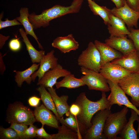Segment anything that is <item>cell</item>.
Returning a JSON list of instances; mask_svg holds the SVG:
<instances>
[{"label": "cell", "instance_id": "cell-1", "mask_svg": "<svg viewBox=\"0 0 139 139\" xmlns=\"http://www.w3.org/2000/svg\"><path fill=\"white\" fill-rule=\"evenodd\" d=\"M83 0H73L71 4L65 6L56 5L43 11L37 15L33 12L29 14V19L34 30L41 27L49 26L51 20L67 14L78 13L81 8Z\"/></svg>", "mask_w": 139, "mask_h": 139}, {"label": "cell", "instance_id": "cell-2", "mask_svg": "<svg viewBox=\"0 0 139 139\" xmlns=\"http://www.w3.org/2000/svg\"><path fill=\"white\" fill-rule=\"evenodd\" d=\"M102 92L101 98L96 101L88 99L84 92L81 93L76 100L75 103L78 105L81 108L80 112L77 117L87 129L91 126L92 119L96 113L100 110L110 109L111 107L107 99L105 92Z\"/></svg>", "mask_w": 139, "mask_h": 139}, {"label": "cell", "instance_id": "cell-3", "mask_svg": "<svg viewBox=\"0 0 139 139\" xmlns=\"http://www.w3.org/2000/svg\"><path fill=\"white\" fill-rule=\"evenodd\" d=\"M125 106L120 111L109 115L106 121L103 133L105 139H120L117 136L122 132L127 123L126 115L128 111Z\"/></svg>", "mask_w": 139, "mask_h": 139}, {"label": "cell", "instance_id": "cell-4", "mask_svg": "<svg viewBox=\"0 0 139 139\" xmlns=\"http://www.w3.org/2000/svg\"><path fill=\"white\" fill-rule=\"evenodd\" d=\"M77 64L81 67L99 72L101 67L99 52L94 43L90 42L77 59Z\"/></svg>", "mask_w": 139, "mask_h": 139}, {"label": "cell", "instance_id": "cell-5", "mask_svg": "<svg viewBox=\"0 0 139 139\" xmlns=\"http://www.w3.org/2000/svg\"><path fill=\"white\" fill-rule=\"evenodd\" d=\"M111 113L110 109L99 111L92 119L91 126L87 130L83 138L85 139H105L103 132L106 119Z\"/></svg>", "mask_w": 139, "mask_h": 139}, {"label": "cell", "instance_id": "cell-6", "mask_svg": "<svg viewBox=\"0 0 139 139\" xmlns=\"http://www.w3.org/2000/svg\"><path fill=\"white\" fill-rule=\"evenodd\" d=\"M80 71L83 75L81 78L89 89L105 92L110 91L107 80L99 72L82 67Z\"/></svg>", "mask_w": 139, "mask_h": 139}, {"label": "cell", "instance_id": "cell-7", "mask_svg": "<svg viewBox=\"0 0 139 139\" xmlns=\"http://www.w3.org/2000/svg\"><path fill=\"white\" fill-rule=\"evenodd\" d=\"M7 121L30 125L33 124L36 120L34 113L28 107L21 104H16L12 105L8 113Z\"/></svg>", "mask_w": 139, "mask_h": 139}, {"label": "cell", "instance_id": "cell-8", "mask_svg": "<svg viewBox=\"0 0 139 139\" xmlns=\"http://www.w3.org/2000/svg\"><path fill=\"white\" fill-rule=\"evenodd\" d=\"M125 94L131 97V102L139 107V74L132 73L118 83Z\"/></svg>", "mask_w": 139, "mask_h": 139}, {"label": "cell", "instance_id": "cell-9", "mask_svg": "<svg viewBox=\"0 0 139 139\" xmlns=\"http://www.w3.org/2000/svg\"><path fill=\"white\" fill-rule=\"evenodd\" d=\"M107 80L111 91L107 99L111 107L114 104H117L120 107L124 105L135 111L139 116V109L129 100L125 93L118 84Z\"/></svg>", "mask_w": 139, "mask_h": 139}, {"label": "cell", "instance_id": "cell-10", "mask_svg": "<svg viewBox=\"0 0 139 139\" xmlns=\"http://www.w3.org/2000/svg\"><path fill=\"white\" fill-rule=\"evenodd\" d=\"M99 73L107 80L118 84L120 81L133 72L118 64L110 62L102 66Z\"/></svg>", "mask_w": 139, "mask_h": 139}, {"label": "cell", "instance_id": "cell-11", "mask_svg": "<svg viewBox=\"0 0 139 139\" xmlns=\"http://www.w3.org/2000/svg\"><path fill=\"white\" fill-rule=\"evenodd\" d=\"M114 15L122 20L129 29L134 27L137 28L139 19V12L132 8L127 4L126 0L124 5L119 8L114 7L111 9Z\"/></svg>", "mask_w": 139, "mask_h": 139}, {"label": "cell", "instance_id": "cell-12", "mask_svg": "<svg viewBox=\"0 0 139 139\" xmlns=\"http://www.w3.org/2000/svg\"><path fill=\"white\" fill-rule=\"evenodd\" d=\"M71 74L70 71L63 68L61 65L58 64L55 68L46 72L38 80L37 85H42L45 87H53L57 82L58 78Z\"/></svg>", "mask_w": 139, "mask_h": 139}, {"label": "cell", "instance_id": "cell-13", "mask_svg": "<svg viewBox=\"0 0 139 139\" xmlns=\"http://www.w3.org/2000/svg\"><path fill=\"white\" fill-rule=\"evenodd\" d=\"M111 62L118 64L133 73H138L139 71V55L136 49L123 54L120 58L115 59Z\"/></svg>", "mask_w": 139, "mask_h": 139}, {"label": "cell", "instance_id": "cell-14", "mask_svg": "<svg viewBox=\"0 0 139 139\" xmlns=\"http://www.w3.org/2000/svg\"><path fill=\"white\" fill-rule=\"evenodd\" d=\"M54 53V50H52L44 56L40 63L38 69L31 75L32 81L34 82L37 77L38 80H39L46 72L58 65V59L55 56Z\"/></svg>", "mask_w": 139, "mask_h": 139}, {"label": "cell", "instance_id": "cell-15", "mask_svg": "<svg viewBox=\"0 0 139 139\" xmlns=\"http://www.w3.org/2000/svg\"><path fill=\"white\" fill-rule=\"evenodd\" d=\"M34 114L36 121L42 124L58 128L59 126L56 116L43 105L36 107Z\"/></svg>", "mask_w": 139, "mask_h": 139}, {"label": "cell", "instance_id": "cell-16", "mask_svg": "<svg viewBox=\"0 0 139 139\" xmlns=\"http://www.w3.org/2000/svg\"><path fill=\"white\" fill-rule=\"evenodd\" d=\"M105 43L115 49L125 54L135 50L132 41L127 36L121 37H110L106 39Z\"/></svg>", "mask_w": 139, "mask_h": 139}, {"label": "cell", "instance_id": "cell-17", "mask_svg": "<svg viewBox=\"0 0 139 139\" xmlns=\"http://www.w3.org/2000/svg\"><path fill=\"white\" fill-rule=\"evenodd\" d=\"M94 43L100 54L101 67L106 63L120 58L123 55L105 43L95 40Z\"/></svg>", "mask_w": 139, "mask_h": 139}, {"label": "cell", "instance_id": "cell-18", "mask_svg": "<svg viewBox=\"0 0 139 139\" xmlns=\"http://www.w3.org/2000/svg\"><path fill=\"white\" fill-rule=\"evenodd\" d=\"M52 47L59 49L62 53H66L77 49L79 44L71 34L64 37H58L55 39L51 44Z\"/></svg>", "mask_w": 139, "mask_h": 139}, {"label": "cell", "instance_id": "cell-19", "mask_svg": "<svg viewBox=\"0 0 139 139\" xmlns=\"http://www.w3.org/2000/svg\"><path fill=\"white\" fill-rule=\"evenodd\" d=\"M110 21L108 25V29L110 37H121L128 36L130 31L126 27L124 22L111 13L110 16Z\"/></svg>", "mask_w": 139, "mask_h": 139}, {"label": "cell", "instance_id": "cell-20", "mask_svg": "<svg viewBox=\"0 0 139 139\" xmlns=\"http://www.w3.org/2000/svg\"><path fill=\"white\" fill-rule=\"evenodd\" d=\"M59 122L76 132L78 134L79 139L83 138L85 134L87 128L77 118L70 112L68 117L64 119L63 117L59 120Z\"/></svg>", "mask_w": 139, "mask_h": 139}, {"label": "cell", "instance_id": "cell-21", "mask_svg": "<svg viewBox=\"0 0 139 139\" xmlns=\"http://www.w3.org/2000/svg\"><path fill=\"white\" fill-rule=\"evenodd\" d=\"M48 90L53 99L58 113L60 118L69 111L70 106L67 101L68 96L63 95L60 97L58 96L56 92V89L53 87H48Z\"/></svg>", "mask_w": 139, "mask_h": 139}, {"label": "cell", "instance_id": "cell-22", "mask_svg": "<svg viewBox=\"0 0 139 139\" xmlns=\"http://www.w3.org/2000/svg\"><path fill=\"white\" fill-rule=\"evenodd\" d=\"M131 114L128 121L127 122L120 134V139H138L137 132L134 128V123L137 121L139 123V116L137 113L131 109Z\"/></svg>", "mask_w": 139, "mask_h": 139}, {"label": "cell", "instance_id": "cell-23", "mask_svg": "<svg viewBox=\"0 0 139 139\" xmlns=\"http://www.w3.org/2000/svg\"><path fill=\"white\" fill-rule=\"evenodd\" d=\"M19 12L20 16L16 17V19L23 26L27 35H30L33 37L37 41L39 48L43 49V47L39 41L38 38L34 31L32 26L29 20L28 8L21 7Z\"/></svg>", "mask_w": 139, "mask_h": 139}, {"label": "cell", "instance_id": "cell-24", "mask_svg": "<svg viewBox=\"0 0 139 139\" xmlns=\"http://www.w3.org/2000/svg\"><path fill=\"white\" fill-rule=\"evenodd\" d=\"M19 31L25 44L27 50L33 63H40L45 55V51L43 50L38 51L33 46L27 36L25 31L22 28L19 29Z\"/></svg>", "mask_w": 139, "mask_h": 139}, {"label": "cell", "instance_id": "cell-25", "mask_svg": "<svg viewBox=\"0 0 139 139\" xmlns=\"http://www.w3.org/2000/svg\"><path fill=\"white\" fill-rule=\"evenodd\" d=\"M40 64L33 63L29 67L22 71H14L16 73L15 81L18 86H21L23 82L25 81L28 84H30L32 80L31 75L38 69Z\"/></svg>", "mask_w": 139, "mask_h": 139}, {"label": "cell", "instance_id": "cell-26", "mask_svg": "<svg viewBox=\"0 0 139 139\" xmlns=\"http://www.w3.org/2000/svg\"><path fill=\"white\" fill-rule=\"evenodd\" d=\"M87 0L88 6L93 14L99 16L103 20L105 24L108 25L110 21L111 9L105 6H100L93 0Z\"/></svg>", "mask_w": 139, "mask_h": 139}, {"label": "cell", "instance_id": "cell-27", "mask_svg": "<svg viewBox=\"0 0 139 139\" xmlns=\"http://www.w3.org/2000/svg\"><path fill=\"white\" fill-rule=\"evenodd\" d=\"M85 85L81 78L75 77L71 74L64 77L61 81L57 82L55 84L56 88L65 87L68 89H75Z\"/></svg>", "mask_w": 139, "mask_h": 139}, {"label": "cell", "instance_id": "cell-28", "mask_svg": "<svg viewBox=\"0 0 139 139\" xmlns=\"http://www.w3.org/2000/svg\"><path fill=\"white\" fill-rule=\"evenodd\" d=\"M45 87L40 85L37 89L41 99L44 106L48 109L51 111L56 116L58 120L61 118L57 110L52 96L49 92L47 91Z\"/></svg>", "mask_w": 139, "mask_h": 139}, {"label": "cell", "instance_id": "cell-29", "mask_svg": "<svg viewBox=\"0 0 139 139\" xmlns=\"http://www.w3.org/2000/svg\"><path fill=\"white\" fill-rule=\"evenodd\" d=\"M59 126L58 132L52 134V139H79L77 134L63 124Z\"/></svg>", "mask_w": 139, "mask_h": 139}, {"label": "cell", "instance_id": "cell-30", "mask_svg": "<svg viewBox=\"0 0 139 139\" xmlns=\"http://www.w3.org/2000/svg\"><path fill=\"white\" fill-rule=\"evenodd\" d=\"M0 136V138L1 139H20L18 135L15 131L10 127L7 128L1 127Z\"/></svg>", "mask_w": 139, "mask_h": 139}, {"label": "cell", "instance_id": "cell-31", "mask_svg": "<svg viewBox=\"0 0 139 139\" xmlns=\"http://www.w3.org/2000/svg\"><path fill=\"white\" fill-rule=\"evenodd\" d=\"M28 125L24 124L13 122L11 123L10 127L16 132L20 139H23L24 133L28 128Z\"/></svg>", "mask_w": 139, "mask_h": 139}, {"label": "cell", "instance_id": "cell-32", "mask_svg": "<svg viewBox=\"0 0 139 139\" xmlns=\"http://www.w3.org/2000/svg\"><path fill=\"white\" fill-rule=\"evenodd\" d=\"M130 34L128 35L132 40L135 49L139 51V29L130 28Z\"/></svg>", "mask_w": 139, "mask_h": 139}, {"label": "cell", "instance_id": "cell-33", "mask_svg": "<svg viewBox=\"0 0 139 139\" xmlns=\"http://www.w3.org/2000/svg\"><path fill=\"white\" fill-rule=\"evenodd\" d=\"M3 16V14L1 13L0 16V29L7 27L13 26L16 25H22L16 18L12 20H9L8 18L6 19L4 21L2 20Z\"/></svg>", "mask_w": 139, "mask_h": 139}, {"label": "cell", "instance_id": "cell-34", "mask_svg": "<svg viewBox=\"0 0 139 139\" xmlns=\"http://www.w3.org/2000/svg\"><path fill=\"white\" fill-rule=\"evenodd\" d=\"M37 129L33 124L29 125L24 133L23 139H30L36 137Z\"/></svg>", "mask_w": 139, "mask_h": 139}, {"label": "cell", "instance_id": "cell-35", "mask_svg": "<svg viewBox=\"0 0 139 139\" xmlns=\"http://www.w3.org/2000/svg\"><path fill=\"white\" fill-rule=\"evenodd\" d=\"M8 46L10 49L14 52L19 51L21 48V44L18 39L13 38L9 42Z\"/></svg>", "mask_w": 139, "mask_h": 139}, {"label": "cell", "instance_id": "cell-36", "mask_svg": "<svg viewBox=\"0 0 139 139\" xmlns=\"http://www.w3.org/2000/svg\"><path fill=\"white\" fill-rule=\"evenodd\" d=\"M44 125L42 124L41 127L38 128L36 132V136L40 138H44L46 139H52V134L48 133L44 128Z\"/></svg>", "mask_w": 139, "mask_h": 139}, {"label": "cell", "instance_id": "cell-37", "mask_svg": "<svg viewBox=\"0 0 139 139\" xmlns=\"http://www.w3.org/2000/svg\"><path fill=\"white\" fill-rule=\"evenodd\" d=\"M69 111L73 115L77 117L80 112L81 108L78 105L75 103L70 106Z\"/></svg>", "mask_w": 139, "mask_h": 139}, {"label": "cell", "instance_id": "cell-38", "mask_svg": "<svg viewBox=\"0 0 139 139\" xmlns=\"http://www.w3.org/2000/svg\"><path fill=\"white\" fill-rule=\"evenodd\" d=\"M41 99V98L37 96H32L28 99V103L31 107L36 108L39 105Z\"/></svg>", "mask_w": 139, "mask_h": 139}, {"label": "cell", "instance_id": "cell-39", "mask_svg": "<svg viewBox=\"0 0 139 139\" xmlns=\"http://www.w3.org/2000/svg\"><path fill=\"white\" fill-rule=\"evenodd\" d=\"M128 5L133 10L139 12V0H126Z\"/></svg>", "mask_w": 139, "mask_h": 139}, {"label": "cell", "instance_id": "cell-40", "mask_svg": "<svg viewBox=\"0 0 139 139\" xmlns=\"http://www.w3.org/2000/svg\"><path fill=\"white\" fill-rule=\"evenodd\" d=\"M115 5L117 8L123 6L125 5L126 0H111Z\"/></svg>", "mask_w": 139, "mask_h": 139}, {"label": "cell", "instance_id": "cell-41", "mask_svg": "<svg viewBox=\"0 0 139 139\" xmlns=\"http://www.w3.org/2000/svg\"><path fill=\"white\" fill-rule=\"evenodd\" d=\"M0 54V73L1 74H3L4 71L5 70V67L2 59V56L1 52Z\"/></svg>", "mask_w": 139, "mask_h": 139}, {"label": "cell", "instance_id": "cell-42", "mask_svg": "<svg viewBox=\"0 0 139 139\" xmlns=\"http://www.w3.org/2000/svg\"><path fill=\"white\" fill-rule=\"evenodd\" d=\"M0 48L1 49L3 46L5 44V42L6 40H7L10 36H3L1 34H0Z\"/></svg>", "mask_w": 139, "mask_h": 139}, {"label": "cell", "instance_id": "cell-43", "mask_svg": "<svg viewBox=\"0 0 139 139\" xmlns=\"http://www.w3.org/2000/svg\"><path fill=\"white\" fill-rule=\"evenodd\" d=\"M137 132L139 134V123H138V125L137 128Z\"/></svg>", "mask_w": 139, "mask_h": 139}, {"label": "cell", "instance_id": "cell-44", "mask_svg": "<svg viewBox=\"0 0 139 139\" xmlns=\"http://www.w3.org/2000/svg\"><path fill=\"white\" fill-rule=\"evenodd\" d=\"M138 54H139V51H138ZM138 73L139 74V72H138Z\"/></svg>", "mask_w": 139, "mask_h": 139}, {"label": "cell", "instance_id": "cell-45", "mask_svg": "<svg viewBox=\"0 0 139 139\" xmlns=\"http://www.w3.org/2000/svg\"><path fill=\"white\" fill-rule=\"evenodd\" d=\"M93 0V1H94V0Z\"/></svg>", "mask_w": 139, "mask_h": 139}]
</instances>
